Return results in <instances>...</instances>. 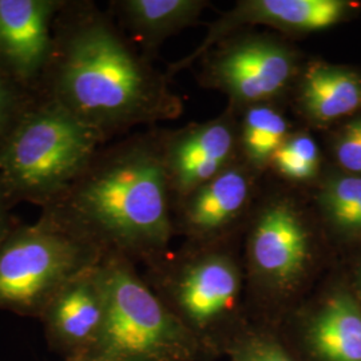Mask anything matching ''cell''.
I'll use <instances>...</instances> for the list:
<instances>
[{
	"instance_id": "d4e9b609",
	"label": "cell",
	"mask_w": 361,
	"mask_h": 361,
	"mask_svg": "<svg viewBox=\"0 0 361 361\" xmlns=\"http://www.w3.org/2000/svg\"><path fill=\"white\" fill-rule=\"evenodd\" d=\"M62 361H107L104 360V357L91 353V355H86V356H78V357H67Z\"/></svg>"
},
{
	"instance_id": "ac0fdd59",
	"label": "cell",
	"mask_w": 361,
	"mask_h": 361,
	"mask_svg": "<svg viewBox=\"0 0 361 361\" xmlns=\"http://www.w3.org/2000/svg\"><path fill=\"white\" fill-rule=\"evenodd\" d=\"M284 116L268 106H253L244 119L243 141L249 159L261 166L273 158L288 138Z\"/></svg>"
},
{
	"instance_id": "5b68a950",
	"label": "cell",
	"mask_w": 361,
	"mask_h": 361,
	"mask_svg": "<svg viewBox=\"0 0 361 361\" xmlns=\"http://www.w3.org/2000/svg\"><path fill=\"white\" fill-rule=\"evenodd\" d=\"M319 268L317 238L302 216L288 204L264 210L246 240L250 320L279 326L310 295Z\"/></svg>"
},
{
	"instance_id": "5bb4252c",
	"label": "cell",
	"mask_w": 361,
	"mask_h": 361,
	"mask_svg": "<svg viewBox=\"0 0 361 361\" xmlns=\"http://www.w3.org/2000/svg\"><path fill=\"white\" fill-rule=\"evenodd\" d=\"M250 185L245 174L231 169L221 171L195 194L185 213V229L198 245L216 244L217 238L245 207Z\"/></svg>"
},
{
	"instance_id": "d6986e66",
	"label": "cell",
	"mask_w": 361,
	"mask_h": 361,
	"mask_svg": "<svg viewBox=\"0 0 361 361\" xmlns=\"http://www.w3.org/2000/svg\"><path fill=\"white\" fill-rule=\"evenodd\" d=\"M229 361H298L277 326L250 322L225 353Z\"/></svg>"
},
{
	"instance_id": "9a60e30c",
	"label": "cell",
	"mask_w": 361,
	"mask_h": 361,
	"mask_svg": "<svg viewBox=\"0 0 361 361\" xmlns=\"http://www.w3.org/2000/svg\"><path fill=\"white\" fill-rule=\"evenodd\" d=\"M300 102L312 121L323 125L356 113L361 110V74L344 66H310Z\"/></svg>"
},
{
	"instance_id": "ffe728a7",
	"label": "cell",
	"mask_w": 361,
	"mask_h": 361,
	"mask_svg": "<svg viewBox=\"0 0 361 361\" xmlns=\"http://www.w3.org/2000/svg\"><path fill=\"white\" fill-rule=\"evenodd\" d=\"M271 161L286 178L307 180L313 178L319 170L320 153L310 135L296 134L285 140Z\"/></svg>"
},
{
	"instance_id": "2e32d148",
	"label": "cell",
	"mask_w": 361,
	"mask_h": 361,
	"mask_svg": "<svg viewBox=\"0 0 361 361\" xmlns=\"http://www.w3.org/2000/svg\"><path fill=\"white\" fill-rule=\"evenodd\" d=\"M123 23L147 47L190 25L205 7L198 0H123L114 3Z\"/></svg>"
},
{
	"instance_id": "7c38bea8",
	"label": "cell",
	"mask_w": 361,
	"mask_h": 361,
	"mask_svg": "<svg viewBox=\"0 0 361 361\" xmlns=\"http://www.w3.org/2000/svg\"><path fill=\"white\" fill-rule=\"evenodd\" d=\"M353 3L343 0H245L225 13L210 28L198 50L180 61V66L192 62L213 43L232 30L244 25H267L288 32H313L335 26L348 16Z\"/></svg>"
},
{
	"instance_id": "603a6c76",
	"label": "cell",
	"mask_w": 361,
	"mask_h": 361,
	"mask_svg": "<svg viewBox=\"0 0 361 361\" xmlns=\"http://www.w3.org/2000/svg\"><path fill=\"white\" fill-rule=\"evenodd\" d=\"M13 204L0 188V243L20 224V221L13 216Z\"/></svg>"
},
{
	"instance_id": "44dd1931",
	"label": "cell",
	"mask_w": 361,
	"mask_h": 361,
	"mask_svg": "<svg viewBox=\"0 0 361 361\" xmlns=\"http://www.w3.org/2000/svg\"><path fill=\"white\" fill-rule=\"evenodd\" d=\"M38 94L27 90L0 71V141L4 142L20 123L31 107L37 104Z\"/></svg>"
},
{
	"instance_id": "30bf717a",
	"label": "cell",
	"mask_w": 361,
	"mask_h": 361,
	"mask_svg": "<svg viewBox=\"0 0 361 361\" xmlns=\"http://www.w3.org/2000/svg\"><path fill=\"white\" fill-rule=\"evenodd\" d=\"M101 261L71 279L39 317L49 347L63 359L91 355L101 343L107 310Z\"/></svg>"
},
{
	"instance_id": "484cf974",
	"label": "cell",
	"mask_w": 361,
	"mask_h": 361,
	"mask_svg": "<svg viewBox=\"0 0 361 361\" xmlns=\"http://www.w3.org/2000/svg\"><path fill=\"white\" fill-rule=\"evenodd\" d=\"M3 146H4V142H1V141H0V168H1V154H3Z\"/></svg>"
},
{
	"instance_id": "4fadbf2b",
	"label": "cell",
	"mask_w": 361,
	"mask_h": 361,
	"mask_svg": "<svg viewBox=\"0 0 361 361\" xmlns=\"http://www.w3.org/2000/svg\"><path fill=\"white\" fill-rule=\"evenodd\" d=\"M233 133L224 122L190 130L164 146L169 183L182 193L201 188L221 173L232 154Z\"/></svg>"
},
{
	"instance_id": "ba28073f",
	"label": "cell",
	"mask_w": 361,
	"mask_h": 361,
	"mask_svg": "<svg viewBox=\"0 0 361 361\" xmlns=\"http://www.w3.org/2000/svg\"><path fill=\"white\" fill-rule=\"evenodd\" d=\"M277 328L298 361H361V301L347 273L310 292Z\"/></svg>"
},
{
	"instance_id": "3957f363",
	"label": "cell",
	"mask_w": 361,
	"mask_h": 361,
	"mask_svg": "<svg viewBox=\"0 0 361 361\" xmlns=\"http://www.w3.org/2000/svg\"><path fill=\"white\" fill-rule=\"evenodd\" d=\"M146 265L145 281L210 361L225 357L233 340L252 322L238 258L209 244L180 257L168 252Z\"/></svg>"
},
{
	"instance_id": "52a82bcc",
	"label": "cell",
	"mask_w": 361,
	"mask_h": 361,
	"mask_svg": "<svg viewBox=\"0 0 361 361\" xmlns=\"http://www.w3.org/2000/svg\"><path fill=\"white\" fill-rule=\"evenodd\" d=\"M104 256L43 217L20 222L0 243V310L39 319L52 297Z\"/></svg>"
},
{
	"instance_id": "6da1fadb",
	"label": "cell",
	"mask_w": 361,
	"mask_h": 361,
	"mask_svg": "<svg viewBox=\"0 0 361 361\" xmlns=\"http://www.w3.org/2000/svg\"><path fill=\"white\" fill-rule=\"evenodd\" d=\"M107 140L135 125L171 119L180 99L90 1L66 0L39 91Z\"/></svg>"
},
{
	"instance_id": "8992f818",
	"label": "cell",
	"mask_w": 361,
	"mask_h": 361,
	"mask_svg": "<svg viewBox=\"0 0 361 361\" xmlns=\"http://www.w3.org/2000/svg\"><path fill=\"white\" fill-rule=\"evenodd\" d=\"M101 265L107 310L95 355L107 361H210L131 259L106 253Z\"/></svg>"
},
{
	"instance_id": "8fae6325",
	"label": "cell",
	"mask_w": 361,
	"mask_h": 361,
	"mask_svg": "<svg viewBox=\"0 0 361 361\" xmlns=\"http://www.w3.org/2000/svg\"><path fill=\"white\" fill-rule=\"evenodd\" d=\"M296 56L283 44L250 39L222 52L213 67L214 79L241 102H259L280 94L296 73Z\"/></svg>"
},
{
	"instance_id": "7a4b0ae2",
	"label": "cell",
	"mask_w": 361,
	"mask_h": 361,
	"mask_svg": "<svg viewBox=\"0 0 361 361\" xmlns=\"http://www.w3.org/2000/svg\"><path fill=\"white\" fill-rule=\"evenodd\" d=\"M164 146L135 140L98 152L40 217L95 246L149 264L168 253L173 235Z\"/></svg>"
},
{
	"instance_id": "e0dca14e",
	"label": "cell",
	"mask_w": 361,
	"mask_h": 361,
	"mask_svg": "<svg viewBox=\"0 0 361 361\" xmlns=\"http://www.w3.org/2000/svg\"><path fill=\"white\" fill-rule=\"evenodd\" d=\"M324 217L340 244L361 246V176L338 174L320 193Z\"/></svg>"
},
{
	"instance_id": "277c9868",
	"label": "cell",
	"mask_w": 361,
	"mask_h": 361,
	"mask_svg": "<svg viewBox=\"0 0 361 361\" xmlns=\"http://www.w3.org/2000/svg\"><path fill=\"white\" fill-rule=\"evenodd\" d=\"M106 138L59 104L39 97L4 141L0 188L13 207H46L90 165Z\"/></svg>"
},
{
	"instance_id": "9c48e42d",
	"label": "cell",
	"mask_w": 361,
	"mask_h": 361,
	"mask_svg": "<svg viewBox=\"0 0 361 361\" xmlns=\"http://www.w3.org/2000/svg\"><path fill=\"white\" fill-rule=\"evenodd\" d=\"M66 0H0V71L38 94Z\"/></svg>"
},
{
	"instance_id": "cb8c5ba5",
	"label": "cell",
	"mask_w": 361,
	"mask_h": 361,
	"mask_svg": "<svg viewBox=\"0 0 361 361\" xmlns=\"http://www.w3.org/2000/svg\"><path fill=\"white\" fill-rule=\"evenodd\" d=\"M349 283L352 285L353 290L356 292L357 297L361 301V255L353 261V265L350 267L348 273H347Z\"/></svg>"
},
{
	"instance_id": "7402d4cb",
	"label": "cell",
	"mask_w": 361,
	"mask_h": 361,
	"mask_svg": "<svg viewBox=\"0 0 361 361\" xmlns=\"http://www.w3.org/2000/svg\"><path fill=\"white\" fill-rule=\"evenodd\" d=\"M335 153L337 162L347 173L361 176V116L352 119L340 131Z\"/></svg>"
}]
</instances>
